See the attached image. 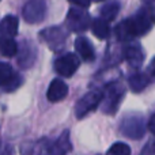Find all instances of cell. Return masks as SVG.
<instances>
[{
	"label": "cell",
	"mask_w": 155,
	"mask_h": 155,
	"mask_svg": "<svg viewBox=\"0 0 155 155\" xmlns=\"http://www.w3.org/2000/svg\"><path fill=\"white\" fill-rule=\"evenodd\" d=\"M104 98V93L101 90H91L87 94L82 97V98L78 101L76 106H75V116L76 118H83L84 116H87L90 112L98 107V105L102 102Z\"/></svg>",
	"instance_id": "1"
},
{
	"label": "cell",
	"mask_w": 155,
	"mask_h": 155,
	"mask_svg": "<svg viewBox=\"0 0 155 155\" xmlns=\"http://www.w3.org/2000/svg\"><path fill=\"white\" fill-rule=\"evenodd\" d=\"M90 14L84 8H79L71 4V8L67 15V26L71 31L82 33L90 26Z\"/></svg>",
	"instance_id": "2"
},
{
	"label": "cell",
	"mask_w": 155,
	"mask_h": 155,
	"mask_svg": "<svg viewBox=\"0 0 155 155\" xmlns=\"http://www.w3.org/2000/svg\"><path fill=\"white\" fill-rule=\"evenodd\" d=\"M124 97V88L121 87L118 83H112L110 86H107L106 88V94L104 95L102 101V109L106 114H113L117 112L118 105H120L121 99Z\"/></svg>",
	"instance_id": "3"
},
{
	"label": "cell",
	"mask_w": 155,
	"mask_h": 155,
	"mask_svg": "<svg viewBox=\"0 0 155 155\" xmlns=\"http://www.w3.org/2000/svg\"><path fill=\"white\" fill-rule=\"evenodd\" d=\"M41 40L45 41L48 46L54 52H60L65 46V40H67V34L61 27L52 26L48 29H44L40 34Z\"/></svg>",
	"instance_id": "4"
},
{
	"label": "cell",
	"mask_w": 155,
	"mask_h": 155,
	"mask_svg": "<svg viewBox=\"0 0 155 155\" xmlns=\"http://www.w3.org/2000/svg\"><path fill=\"white\" fill-rule=\"evenodd\" d=\"M23 18L29 23H40L46 15V3L42 0H31L23 5Z\"/></svg>",
	"instance_id": "5"
},
{
	"label": "cell",
	"mask_w": 155,
	"mask_h": 155,
	"mask_svg": "<svg viewBox=\"0 0 155 155\" xmlns=\"http://www.w3.org/2000/svg\"><path fill=\"white\" fill-rule=\"evenodd\" d=\"M121 132L129 139H140L144 135V123L139 114H131L124 118Z\"/></svg>",
	"instance_id": "6"
},
{
	"label": "cell",
	"mask_w": 155,
	"mask_h": 155,
	"mask_svg": "<svg viewBox=\"0 0 155 155\" xmlns=\"http://www.w3.org/2000/svg\"><path fill=\"white\" fill-rule=\"evenodd\" d=\"M80 65L79 57L75 53H67L64 56L59 57L54 61V71L59 74L60 76H65L70 78L78 71Z\"/></svg>",
	"instance_id": "7"
},
{
	"label": "cell",
	"mask_w": 155,
	"mask_h": 155,
	"mask_svg": "<svg viewBox=\"0 0 155 155\" xmlns=\"http://www.w3.org/2000/svg\"><path fill=\"white\" fill-rule=\"evenodd\" d=\"M134 29L136 31V35H144L153 26V15L148 10L142 8L137 11V14L131 18Z\"/></svg>",
	"instance_id": "8"
},
{
	"label": "cell",
	"mask_w": 155,
	"mask_h": 155,
	"mask_svg": "<svg viewBox=\"0 0 155 155\" xmlns=\"http://www.w3.org/2000/svg\"><path fill=\"white\" fill-rule=\"evenodd\" d=\"M21 83L19 75L14 72L12 67L7 63H0V86H7L8 90L16 88Z\"/></svg>",
	"instance_id": "9"
},
{
	"label": "cell",
	"mask_w": 155,
	"mask_h": 155,
	"mask_svg": "<svg viewBox=\"0 0 155 155\" xmlns=\"http://www.w3.org/2000/svg\"><path fill=\"white\" fill-rule=\"evenodd\" d=\"M67 94H68V86L61 79H53L51 82V84H49L46 98L51 102H59L61 99H64Z\"/></svg>",
	"instance_id": "10"
},
{
	"label": "cell",
	"mask_w": 155,
	"mask_h": 155,
	"mask_svg": "<svg viewBox=\"0 0 155 155\" xmlns=\"http://www.w3.org/2000/svg\"><path fill=\"white\" fill-rule=\"evenodd\" d=\"M75 49L84 61H88V63L94 61V59H95V51H94V46L88 38L83 37V35L78 37L75 40Z\"/></svg>",
	"instance_id": "11"
},
{
	"label": "cell",
	"mask_w": 155,
	"mask_h": 155,
	"mask_svg": "<svg viewBox=\"0 0 155 155\" xmlns=\"http://www.w3.org/2000/svg\"><path fill=\"white\" fill-rule=\"evenodd\" d=\"M19 21L15 15H7L0 21V37L14 38L18 34Z\"/></svg>",
	"instance_id": "12"
},
{
	"label": "cell",
	"mask_w": 155,
	"mask_h": 155,
	"mask_svg": "<svg viewBox=\"0 0 155 155\" xmlns=\"http://www.w3.org/2000/svg\"><path fill=\"white\" fill-rule=\"evenodd\" d=\"M125 60L131 67L139 68L144 61V52L139 44H131L125 49Z\"/></svg>",
	"instance_id": "13"
},
{
	"label": "cell",
	"mask_w": 155,
	"mask_h": 155,
	"mask_svg": "<svg viewBox=\"0 0 155 155\" xmlns=\"http://www.w3.org/2000/svg\"><path fill=\"white\" fill-rule=\"evenodd\" d=\"M72 150V146L70 142V131H64L56 143L51 144V155H65Z\"/></svg>",
	"instance_id": "14"
},
{
	"label": "cell",
	"mask_w": 155,
	"mask_h": 155,
	"mask_svg": "<svg viewBox=\"0 0 155 155\" xmlns=\"http://www.w3.org/2000/svg\"><path fill=\"white\" fill-rule=\"evenodd\" d=\"M114 31H116L117 38L120 41H123V42L132 41L135 37H136V31H135V29H134V25H132L131 18L125 19V21H123L120 25H117Z\"/></svg>",
	"instance_id": "15"
},
{
	"label": "cell",
	"mask_w": 155,
	"mask_h": 155,
	"mask_svg": "<svg viewBox=\"0 0 155 155\" xmlns=\"http://www.w3.org/2000/svg\"><path fill=\"white\" fill-rule=\"evenodd\" d=\"M128 83H129V87H131L132 91H135V93H140V91H143L148 86V83H150V78L143 72H137V74H135V75H132L131 78H129Z\"/></svg>",
	"instance_id": "16"
},
{
	"label": "cell",
	"mask_w": 155,
	"mask_h": 155,
	"mask_svg": "<svg viewBox=\"0 0 155 155\" xmlns=\"http://www.w3.org/2000/svg\"><path fill=\"white\" fill-rule=\"evenodd\" d=\"M18 52V44L14 38H7V37H0V53L3 56L12 57Z\"/></svg>",
	"instance_id": "17"
},
{
	"label": "cell",
	"mask_w": 155,
	"mask_h": 155,
	"mask_svg": "<svg viewBox=\"0 0 155 155\" xmlns=\"http://www.w3.org/2000/svg\"><path fill=\"white\" fill-rule=\"evenodd\" d=\"M101 19H104L105 22H109V21H114V18L117 16L118 11H120V4L116 2H109V3H105L104 5L101 7Z\"/></svg>",
	"instance_id": "18"
},
{
	"label": "cell",
	"mask_w": 155,
	"mask_h": 155,
	"mask_svg": "<svg viewBox=\"0 0 155 155\" xmlns=\"http://www.w3.org/2000/svg\"><path fill=\"white\" fill-rule=\"evenodd\" d=\"M91 29H93V33L97 38L99 40H105V38L109 37V26L107 23L101 18H95L91 23Z\"/></svg>",
	"instance_id": "19"
},
{
	"label": "cell",
	"mask_w": 155,
	"mask_h": 155,
	"mask_svg": "<svg viewBox=\"0 0 155 155\" xmlns=\"http://www.w3.org/2000/svg\"><path fill=\"white\" fill-rule=\"evenodd\" d=\"M107 155H131V148L125 143H114L107 150Z\"/></svg>",
	"instance_id": "20"
},
{
	"label": "cell",
	"mask_w": 155,
	"mask_h": 155,
	"mask_svg": "<svg viewBox=\"0 0 155 155\" xmlns=\"http://www.w3.org/2000/svg\"><path fill=\"white\" fill-rule=\"evenodd\" d=\"M0 155H11V148L7 144H2L0 143Z\"/></svg>",
	"instance_id": "21"
},
{
	"label": "cell",
	"mask_w": 155,
	"mask_h": 155,
	"mask_svg": "<svg viewBox=\"0 0 155 155\" xmlns=\"http://www.w3.org/2000/svg\"><path fill=\"white\" fill-rule=\"evenodd\" d=\"M154 121H155V116L153 114L151 116V118L148 120V131H150L151 134H154V131H155L154 129Z\"/></svg>",
	"instance_id": "22"
}]
</instances>
